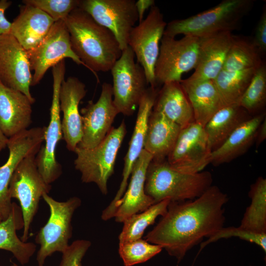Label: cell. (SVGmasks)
I'll return each instance as SVG.
<instances>
[{"label":"cell","instance_id":"obj_10","mask_svg":"<svg viewBox=\"0 0 266 266\" xmlns=\"http://www.w3.org/2000/svg\"><path fill=\"white\" fill-rule=\"evenodd\" d=\"M53 96L50 109V122L46 127L45 144L41 146L35 157L37 169L44 181L50 184L62 174L61 165L56 159L55 152L59 141L63 137L60 118L59 91L65 79L66 64L63 60L52 67Z\"/></svg>","mask_w":266,"mask_h":266},{"label":"cell","instance_id":"obj_11","mask_svg":"<svg viewBox=\"0 0 266 266\" xmlns=\"http://www.w3.org/2000/svg\"><path fill=\"white\" fill-rule=\"evenodd\" d=\"M166 25L160 8L154 5L146 18L133 28L129 38L128 45L143 67L148 84L152 87H157L155 67Z\"/></svg>","mask_w":266,"mask_h":266},{"label":"cell","instance_id":"obj_3","mask_svg":"<svg viewBox=\"0 0 266 266\" xmlns=\"http://www.w3.org/2000/svg\"><path fill=\"white\" fill-rule=\"evenodd\" d=\"M212 182L209 171L186 173L174 169L166 160H152L147 169L144 190L155 203L166 199L183 201L200 197Z\"/></svg>","mask_w":266,"mask_h":266},{"label":"cell","instance_id":"obj_8","mask_svg":"<svg viewBox=\"0 0 266 266\" xmlns=\"http://www.w3.org/2000/svg\"><path fill=\"white\" fill-rule=\"evenodd\" d=\"M35 154L28 156L18 165L9 184L11 199H17L22 212L24 228L21 240L27 242L31 225L36 214L40 199L51 189L39 173Z\"/></svg>","mask_w":266,"mask_h":266},{"label":"cell","instance_id":"obj_9","mask_svg":"<svg viewBox=\"0 0 266 266\" xmlns=\"http://www.w3.org/2000/svg\"><path fill=\"white\" fill-rule=\"evenodd\" d=\"M200 38L185 35L180 39L163 35L155 67L157 86L180 82L182 75L195 69L198 61Z\"/></svg>","mask_w":266,"mask_h":266},{"label":"cell","instance_id":"obj_43","mask_svg":"<svg viewBox=\"0 0 266 266\" xmlns=\"http://www.w3.org/2000/svg\"><path fill=\"white\" fill-rule=\"evenodd\" d=\"M9 138L2 132L0 127V152L7 146Z\"/></svg>","mask_w":266,"mask_h":266},{"label":"cell","instance_id":"obj_42","mask_svg":"<svg viewBox=\"0 0 266 266\" xmlns=\"http://www.w3.org/2000/svg\"><path fill=\"white\" fill-rule=\"evenodd\" d=\"M266 138V118L262 121L258 129L255 142L257 146L262 143Z\"/></svg>","mask_w":266,"mask_h":266},{"label":"cell","instance_id":"obj_33","mask_svg":"<svg viewBox=\"0 0 266 266\" xmlns=\"http://www.w3.org/2000/svg\"><path fill=\"white\" fill-rule=\"evenodd\" d=\"M170 201L169 199H165L127 218L123 222V229L118 237L119 243L141 238L145 230L155 223L156 218L166 214Z\"/></svg>","mask_w":266,"mask_h":266},{"label":"cell","instance_id":"obj_28","mask_svg":"<svg viewBox=\"0 0 266 266\" xmlns=\"http://www.w3.org/2000/svg\"><path fill=\"white\" fill-rule=\"evenodd\" d=\"M252 116L239 104L225 106L204 127L212 152L218 148L243 122Z\"/></svg>","mask_w":266,"mask_h":266},{"label":"cell","instance_id":"obj_29","mask_svg":"<svg viewBox=\"0 0 266 266\" xmlns=\"http://www.w3.org/2000/svg\"><path fill=\"white\" fill-rule=\"evenodd\" d=\"M24 228L21 209L12 202L8 217L0 223V249L10 252L22 265L28 264L36 250L33 242H24L17 235L16 231Z\"/></svg>","mask_w":266,"mask_h":266},{"label":"cell","instance_id":"obj_39","mask_svg":"<svg viewBox=\"0 0 266 266\" xmlns=\"http://www.w3.org/2000/svg\"><path fill=\"white\" fill-rule=\"evenodd\" d=\"M252 40L261 54L266 51V6L264 5L260 18L257 24L255 34Z\"/></svg>","mask_w":266,"mask_h":266},{"label":"cell","instance_id":"obj_38","mask_svg":"<svg viewBox=\"0 0 266 266\" xmlns=\"http://www.w3.org/2000/svg\"><path fill=\"white\" fill-rule=\"evenodd\" d=\"M91 245V242L87 240L74 241L62 253L59 266H82V259Z\"/></svg>","mask_w":266,"mask_h":266},{"label":"cell","instance_id":"obj_32","mask_svg":"<svg viewBox=\"0 0 266 266\" xmlns=\"http://www.w3.org/2000/svg\"><path fill=\"white\" fill-rule=\"evenodd\" d=\"M257 68L230 71L222 70L213 80L224 106L239 103Z\"/></svg>","mask_w":266,"mask_h":266},{"label":"cell","instance_id":"obj_18","mask_svg":"<svg viewBox=\"0 0 266 266\" xmlns=\"http://www.w3.org/2000/svg\"><path fill=\"white\" fill-rule=\"evenodd\" d=\"M158 91L157 87L149 86L139 103L133 132L124 159L122 181L113 200L102 211L101 218L104 221L113 217L115 206L124 195L133 165L143 150L148 119Z\"/></svg>","mask_w":266,"mask_h":266},{"label":"cell","instance_id":"obj_14","mask_svg":"<svg viewBox=\"0 0 266 266\" xmlns=\"http://www.w3.org/2000/svg\"><path fill=\"white\" fill-rule=\"evenodd\" d=\"M211 153L204 127L193 122L181 129L166 160L174 169L194 174L210 164Z\"/></svg>","mask_w":266,"mask_h":266},{"label":"cell","instance_id":"obj_2","mask_svg":"<svg viewBox=\"0 0 266 266\" xmlns=\"http://www.w3.org/2000/svg\"><path fill=\"white\" fill-rule=\"evenodd\" d=\"M75 54L95 75L111 70L122 50L113 33L77 8L64 20Z\"/></svg>","mask_w":266,"mask_h":266},{"label":"cell","instance_id":"obj_20","mask_svg":"<svg viewBox=\"0 0 266 266\" xmlns=\"http://www.w3.org/2000/svg\"><path fill=\"white\" fill-rule=\"evenodd\" d=\"M152 160V156L143 149L133 165L124 195L115 206L113 217L116 222L123 223L131 215L155 203L144 190L147 169Z\"/></svg>","mask_w":266,"mask_h":266},{"label":"cell","instance_id":"obj_21","mask_svg":"<svg viewBox=\"0 0 266 266\" xmlns=\"http://www.w3.org/2000/svg\"><path fill=\"white\" fill-rule=\"evenodd\" d=\"M233 34L230 32L200 38L198 61L190 81L213 80L223 69Z\"/></svg>","mask_w":266,"mask_h":266},{"label":"cell","instance_id":"obj_17","mask_svg":"<svg viewBox=\"0 0 266 266\" xmlns=\"http://www.w3.org/2000/svg\"><path fill=\"white\" fill-rule=\"evenodd\" d=\"M32 74L27 51L10 33L0 35V82L19 91L33 103L31 94Z\"/></svg>","mask_w":266,"mask_h":266},{"label":"cell","instance_id":"obj_37","mask_svg":"<svg viewBox=\"0 0 266 266\" xmlns=\"http://www.w3.org/2000/svg\"><path fill=\"white\" fill-rule=\"evenodd\" d=\"M237 237L241 239L254 243L260 246L266 252V233H255L246 231L239 227H229L222 228L207 239L201 242L199 252L207 245L218 240L221 238H228Z\"/></svg>","mask_w":266,"mask_h":266},{"label":"cell","instance_id":"obj_22","mask_svg":"<svg viewBox=\"0 0 266 266\" xmlns=\"http://www.w3.org/2000/svg\"><path fill=\"white\" fill-rule=\"evenodd\" d=\"M33 104L23 93L0 82V127L8 138L28 129Z\"/></svg>","mask_w":266,"mask_h":266},{"label":"cell","instance_id":"obj_41","mask_svg":"<svg viewBox=\"0 0 266 266\" xmlns=\"http://www.w3.org/2000/svg\"><path fill=\"white\" fill-rule=\"evenodd\" d=\"M135 4L139 23H140L143 20L144 14L146 10L155 5V1L154 0H138L135 1Z\"/></svg>","mask_w":266,"mask_h":266},{"label":"cell","instance_id":"obj_24","mask_svg":"<svg viewBox=\"0 0 266 266\" xmlns=\"http://www.w3.org/2000/svg\"><path fill=\"white\" fill-rule=\"evenodd\" d=\"M181 129L179 125L162 113L152 110L143 149L152 156V160H166L172 151Z\"/></svg>","mask_w":266,"mask_h":266},{"label":"cell","instance_id":"obj_40","mask_svg":"<svg viewBox=\"0 0 266 266\" xmlns=\"http://www.w3.org/2000/svg\"><path fill=\"white\" fill-rule=\"evenodd\" d=\"M11 3V1L7 0H0V35L10 33L11 23L7 20L4 13Z\"/></svg>","mask_w":266,"mask_h":266},{"label":"cell","instance_id":"obj_13","mask_svg":"<svg viewBox=\"0 0 266 266\" xmlns=\"http://www.w3.org/2000/svg\"><path fill=\"white\" fill-rule=\"evenodd\" d=\"M134 0H81L78 8L110 30L121 49L128 46L130 33L138 20Z\"/></svg>","mask_w":266,"mask_h":266},{"label":"cell","instance_id":"obj_25","mask_svg":"<svg viewBox=\"0 0 266 266\" xmlns=\"http://www.w3.org/2000/svg\"><path fill=\"white\" fill-rule=\"evenodd\" d=\"M193 109L195 122L204 127L211 118L224 106L212 80L180 82Z\"/></svg>","mask_w":266,"mask_h":266},{"label":"cell","instance_id":"obj_26","mask_svg":"<svg viewBox=\"0 0 266 266\" xmlns=\"http://www.w3.org/2000/svg\"><path fill=\"white\" fill-rule=\"evenodd\" d=\"M152 110L162 113L181 129L195 122L192 107L179 82L163 84Z\"/></svg>","mask_w":266,"mask_h":266},{"label":"cell","instance_id":"obj_16","mask_svg":"<svg viewBox=\"0 0 266 266\" xmlns=\"http://www.w3.org/2000/svg\"><path fill=\"white\" fill-rule=\"evenodd\" d=\"M80 113L83 134L77 147L94 148L107 135L112 128L115 118L119 113L113 102L112 85L104 82L97 101H89Z\"/></svg>","mask_w":266,"mask_h":266},{"label":"cell","instance_id":"obj_6","mask_svg":"<svg viewBox=\"0 0 266 266\" xmlns=\"http://www.w3.org/2000/svg\"><path fill=\"white\" fill-rule=\"evenodd\" d=\"M43 199L50 210V216L36 234L35 241L40 245L36 255L38 266H44L46 258L56 252L63 253L69 246L72 236L71 220L81 200L73 197L65 201H59L48 195Z\"/></svg>","mask_w":266,"mask_h":266},{"label":"cell","instance_id":"obj_44","mask_svg":"<svg viewBox=\"0 0 266 266\" xmlns=\"http://www.w3.org/2000/svg\"><path fill=\"white\" fill-rule=\"evenodd\" d=\"M12 266H18L17 265H16L15 263H12Z\"/></svg>","mask_w":266,"mask_h":266},{"label":"cell","instance_id":"obj_36","mask_svg":"<svg viewBox=\"0 0 266 266\" xmlns=\"http://www.w3.org/2000/svg\"><path fill=\"white\" fill-rule=\"evenodd\" d=\"M22 2L42 10L56 22L64 20L78 8L80 0H24Z\"/></svg>","mask_w":266,"mask_h":266},{"label":"cell","instance_id":"obj_31","mask_svg":"<svg viewBox=\"0 0 266 266\" xmlns=\"http://www.w3.org/2000/svg\"><path fill=\"white\" fill-rule=\"evenodd\" d=\"M252 39L233 35L222 70L230 71L257 68L264 62Z\"/></svg>","mask_w":266,"mask_h":266},{"label":"cell","instance_id":"obj_34","mask_svg":"<svg viewBox=\"0 0 266 266\" xmlns=\"http://www.w3.org/2000/svg\"><path fill=\"white\" fill-rule=\"evenodd\" d=\"M266 102V66L265 62L255 71L238 104L249 114L263 109Z\"/></svg>","mask_w":266,"mask_h":266},{"label":"cell","instance_id":"obj_45","mask_svg":"<svg viewBox=\"0 0 266 266\" xmlns=\"http://www.w3.org/2000/svg\"><path fill=\"white\" fill-rule=\"evenodd\" d=\"M2 221H3V220H2L1 217V216H0V223Z\"/></svg>","mask_w":266,"mask_h":266},{"label":"cell","instance_id":"obj_23","mask_svg":"<svg viewBox=\"0 0 266 266\" xmlns=\"http://www.w3.org/2000/svg\"><path fill=\"white\" fill-rule=\"evenodd\" d=\"M55 23L45 12L33 6H21L20 13L11 23L10 34L27 51L37 46Z\"/></svg>","mask_w":266,"mask_h":266},{"label":"cell","instance_id":"obj_19","mask_svg":"<svg viewBox=\"0 0 266 266\" xmlns=\"http://www.w3.org/2000/svg\"><path fill=\"white\" fill-rule=\"evenodd\" d=\"M86 93L85 84L74 76L64 79L60 89V109L63 114L61 121L63 136L67 149L74 152L82 137L79 104Z\"/></svg>","mask_w":266,"mask_h":266},{"label":"cell","instance_id":"obj_30","mask_svg":"<svg viewBox=\"0 0 266 266\" xmlns=\"http://www.w3.org/2000/svg\"><path fill=\"white\" fill-rule=\"evenodd\" d=\"M251 203L246 208L240 228L255 233H266V179L259 177L250 188Z\"/></svg>","mask_w":266,"mask_h":266},{"label":"cell","instance_id":"obj_7","mask_svg":"<svg viewBox=\"0 0 266 266\" xmlns=\"http://www.w3.org/2000/svg\"><path fill=\"white\" fill-rule=\"evenodd\" d=\"M134 58L128 45L110 70L113 102L119 113L126 116L134 113L148 88L144 70Z\"/></svg>","mask_w":266,"mask_h":266},{"label":"cell","instance_id":"obj_12","mask_svg":"<svg viewBox=\"0 0 266 266\" xmlns=\"http://www.w3.org/2000/svg\"><path fill=\"white\" fill-rule=\"evenodd\" d=\"M32 75L31 86L38 84L47 70L65 58L85 66L73 52L69 33L64 20L55 22L49 31L34 48L27 51Z\"/></svg>","mask_w":266,"mask_h":266},{"label":"cell","instance_id":"obj_35","mask_svg":"<svg viewBox=\"0 0 266 266\" xmlns=\"http://www.w3.org/2000/svg\"><path fill=\"white\" fill-rule=\"evenodd\" d=\"M162 250L161 246L142 238L119 243V254L125 266H132L145 262Z\"/></svg>","mask_w":266,"mask_h":266},{"label":"cell","instance_id":"obj_27","mask_svg":"<svg viewBox=\"0 0 266 266\" xmlns=\"http://www.w3.org/2000/svg\"><path fill=\"white\" fill-rule=\"evenodd\" d=\"M266 113H261L241 124L217 149L211 153L210 164L229 163L244 154L255 141L257 132Z\"/></svg>","mask_w":266,"mask_h":266},{"label":"cell","instance_id":"obj_5","mask_svg":"<svg viewBox=\"0 0 266 266\" xmlns=\"http://www.w3.org/2000/svg\"><path fill=\"white\" fill-rule=\"evenodd\" d=\"M126 133L123 120L117 128L112 127L102 141L94 148L76 147L74 164L81 173L83 182L94 183L102 194H107V181L114 173L117 155Z\"/></svg>","mask_w":266,"mask_h":266},{"label":"cell","instance_id":"obj_15","mask_svg":"<svg viewBox=\"0 0 266 266\" xmlns=\"http://www.w3.org/2000/svg\"><path fill=\"white\" fill-rule=\"evenodd\" d=\"M46 127L28 129L9 138L7 147L9 155L0 166V215L6 219L11 211L12 202L9 193L12 176L20 163L29 155H37L44 140Z\"/></svg>","mask_w":266,"mask_h":266},{"label":"cell","instance_id":"obj_4","mask_svg":"<svg viewBox=\"0 0 266 266\" xmlns=\"http://www.w3.org/2000/svg\"><path fill=\"white\" fill-rule=\"evenodd\" d=\"M253 0H223L215 6L182 19L167 24L163 35L178 34L202 37L216 33L232 32L252 10Z\"/></svg>","mask_w":266,"mask_h":266},{"label":"cell","instance_id":"obj_1","mask_svg":"<svg viewBox=\"0 0 266 266\" xmlns=\"http://www.w3.org/2000/svg\"><path fill=\"white\" fill-rule=\"evenodd\" d=\"M228 196L215 185L193 200L170 201L166 214L145 236L161 246L178 263L186 253L224 227Z\"/></svg>","mask_w":266,"mask_h":266}]
</instances>
